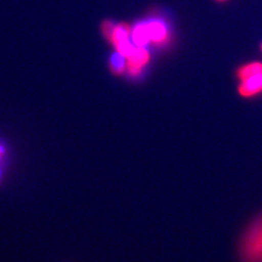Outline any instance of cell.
Here are the masks:
<instances>
[{
	"label": "cell",
	"mask_w": 262,
	"mask_h": 262,
	"mask_svg": "<svg viewBox=\"0 0 262 262\" xmlns=\"http://www.w3.org/2000/svg\"><path fill=\"white\" fill-rule=\"evenodd\" d=\"M125 55H122L121 53L119 52H116L114 53L111 57V69L116 72V73H119L121 71H124L125 69Z\"/></svg>",
	"instance_id": "obj_5"
},
{
	"label": "cell",
	"mask_w": 262,
	"mask_h": 262,
	"mask_svg": "<svg viewBox=\"0 0 262 262\" xmlns=\"http://www.w3.org/2000/svg\"><path fill=\"white\" fill-rule=\"evenodd\" d=\"M147 33H149L150 40H154V42H161L166 37V27L162 21L153 20L145 23Z\"/></svg>",
	"instance_id": "obj_4"
},
{
	"label": "cell",
	"mask_w": 262,
	"mask_h": 262,
	"mask_svg": "<svg viewBox=\"0 0 262 262\" xmlns=\"http://www.w3.org/2000/svg\"><path fill=\"white\" fill-rule=\"evenodd\" d=\"M242 84L241 93L245 96H251L262 90V64L255 62L246 66L239 71Z\"/></svg>",
	"instance_id": "obj_2"
},
{
	"label": "cell",
	"mask_w": 262,
	"mask_h": 262,
	"mask_svg": "<svg viewBox=\"0 0 262 262\" xmlns=\"http://www.w3.org/2000/svg\"><path fill=\"white\" fill-rule=\"evenodd\" d=\"M239 256L242 262H262V214L246 229Z\"/></svg>",
	"instance_id": "obj_1"
},
{
	"label": "cell",
	"mask_w": 262,
	"mask_h": 262,
	"mask_svg": "<svg viewBox=\"0 0 262 262\" xmlns=\"http://www.w3.org/2000/svg\"><path fill=\"white\" fill-rule=\"evenodd\" d=\"M129 58V70L133 75H137L141 71L142 66L149 59V53L143 47H139L138 49L131 53Z\"/></svg>",
	"instance_id": "obj_3"
},
{
	"label": "cell",
	"mask_w": 262,
	"mask_h": 262,
	"mask_svg": "<svg viewBox=\"0 0 262 262\" xmlns=\"http://www.w3.org/2000/svg\"><path fill=\"white\" fill-rule=\"evenodd\" d=\"M0 158H2V147H0Z\"/></svg>",
	"instance_id": "obj_6"
}]
</instances>
